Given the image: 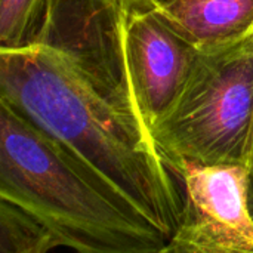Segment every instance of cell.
Returning a JSON list of instances; mask_svg holds the SVG:
<instances>
[{
	"label": "cell",
	"mask_w": 253,
	"mask_h": 253,
	"mask_svg": "<svg viewBox=\"0 0 253 253\" xmlns=\"http://www.w3.org/2000/svg\"><path fill=\"white\" fill-rule=\"evenodd\" d=\"M154 13L200 49L253 31V0H175Z\"/></svg>",
	"instance_id": "obj_7"
},
{
	"label": "cell",
	"mask_w": 253,
	"mask_h": 253,
	"mask_svg": "<svg viewBox=\"0 0 253 253\" xmlns=\"http://www.w3.org/2000/svg\"><path fill=\"white\" fill-rule=\"evenodd\" d=\"M0 199L76 253H156L169 236L77 154L0 99Z\"/></svg>",
	"instance_id": "obj_2"
},
{
	"label": "cell",
	"mask_w": 253,
	"mask_h": 253,
	"mask_svg": "<svg viewBox=\"0 0 253 253\" xmlns=\"http://www.w3.org/2000/svg\"><path fill=\"white\" fill-rule=\"evenodd\" d=\"M253 123V31L200 49L172 110L151 129L179 178L184 166H245Z\"/></svg>",
	"instance_id": "obj_3"
},
{
	"label": "cell",
	"mask_w": 253,
	"mask_h": 253,
	"mask_svg": "<svg viewBox=\"0 0 253 253\" xmlns=\"http://www.w3.org/2000/svg\"><path fill=\"white\" fill-rule=\"evenodd\" d=\"M179 178L184 208L176 228L156 253H253L248 169L187 165Z\"/></svg>",
	"instance_id": "obj_5"
},
{
	"label": "cell",
	"mask_w": 253,
	"mask_h": 253,
	"mask_svg": "<svg viewBox=\"0 0 253 253\" xmlns=\"http://www.w3.org/2000/svg\"><path fill=\"white\" fill-rule=\"evenodd\" d=\"M248 208H249V212L253 218V179H249V182H248Z\"/></svg>",
	"instance_id": "obj_12"
},
{
	"label": "cell",
	"mask_w": 253,
	"mask_h": 253,
	"mask_svg": "<svg viewBox=\"0 0 253 253\" xmlns=\"http://www.w3.org/2000/svg\"><path fill=\"white\" fill-rule=\"evenodd\" d=\"M200 47L154 12H130L127 53L142 117L151 129L172 110Z\"/></svg>",
	"instance_id": "obj_6"
},
{
	"label": "cell",
	"mask_w": 253,
	"mask_h": 253,
	"mask_svg": "<svg viewBox=\"0 0 253 253\" xmlns=\"http://www.w3.org/2000/svg\"><path fill=\"white\" fill-rule=\"evenodd\" d=\"M47 0H0V49L28 44Z\"/></svg>",
	"instance_id": "obj_9"
},
{
	"label": "cell",
	"mask_w": 253,
	"mask_h": 253,
	"mask_svg": "<svg viewBox=\"0 0 253 253\" xmlns=\"http://www.w3.org/2000/svg\"><path fill=\"white\" fill-rule=\"evenodd\" d=\"M0 99L95 168L168 236L173 233L184 191L151 133L104 101L61 53L37 43L0 49Z\"/></svg>",
	"instance_id": "obj_1"
},
{
	"label": "cell",
	"mask_w": 253,
	"mask_h": 253,
	"mask_svg": "<svg viewBox=\"0 0 253 253\" xmlns=\"http://www.w3.org/2000/svg\"><path fill=\"white\" fill-rule=\"evenodd\" d=\"M59 246L42 221L0 199V253H49Z\"/></svg>",
	"instance_id": "obj_8"
},
{
	"label": "cell",
	"mask_w": 253,
	"mask_h": 253,
	"mask_svg": "<svg viewBox=\"0 0 253 253\" xmlns=\"http://www.w3.org/2000/svg\"><path fill=\"white\" fill-rule=\"evenodd\" d=\"M246 169H248V173H249V179H253V123L252 132H251V141H249V150H248Z\"/></svg>",
	"instance_id": "obj_11"
},
{
	"label": "cell",
	"mask_w": 253,
	"mask_h": 253,
	"mask_svg": "<svg viewBox=\"0 0 253 253\" xmlns=\"http://www.w3.org/2000/svg\"><path fill=\"white\" fill-rule=\"evenodd\" d=\"M130 12H156L175 0H123Z\"/></svg>",
	"instance_id": "obj_10"
},
{
	"label": "cell",
	"mask_w": 253,
	"mask_h": 253,
	"mask_svg": "<svg viewBox=\"0 0 253 253\" xmlns=\"http://www.w3.org/2000/svg\"><path fill=\"white\" fill-rule=\"evenodd\" d=\"M129 15L123 0H47L30 43L61 53L104 101L150 132L132 80Z\"/></svg>",
	"instance_id": "obj_4"
}]
</instances>
